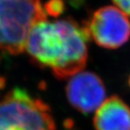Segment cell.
I'll list each match as a JSON object with an SVG mask.
<instances>
[{
    "label": "cell",
    "mask_w": 130,
    "mask_h": 130,
    "mask_svg": "<svg viewBox=\"0 0 130 130\" xmlns=\"http://www.w3.org/2000/svg\"><path fill=\"white\" fill-rule=\"evenodd\" d=\"M90 34L70 19L48 20L34 24L27 36L25 50L33 60L52 70L60 79L82 71L87 62Z\"/></svg>",
    "instance_id": "obj_1"
},
{
    "label": "cell",
    "mask_w": 130,
    "mask_h": 130,
    "mask_svg": "<svg viewBox=\"0 0 130 130\" xmlns=\"http://www.w3.org/2000/svg\"><path fill=\"white\" fill-rule=\"evenodd\" d=\"M46 14L41 0H0V49L23 53L31 27Z\"/></svg>",
    "instance_id": "obj_2"
},
{
    "label": "cell",
    "mask_w": 130,
    "mask_h": 130,
    "mask_svg": "<svg viewBox=\"0 0 130 130\" xmlns=\"http://www.w3.org/2000/svg\"><path fill=\"white\" fill-rule=\"evenodd\" d=\"M0 130H56V125L47 104L16 87L0 101Z\"/></svg>",
    "instance_id": "obj_3"
},
{
    "label": "cell",
    "mask_w": 130,
    "mask_h": 130,
    "mask_svg": "<svg viewBox=\"0 0 130 130\" xmlns=\"http://www.w3.org/2000/svg\"><path fill=\"white\" fill-rule=\"evenodd\" d=\"M85 27L95 42L106 49L120 47L130 37L129 18L116 6L100 8Z\"/></svg>",
    "instance_id": "obj_4"
},
{
    "label": "cell",
    "mask_w": 130,
    "mask_h": 130,
    "mask_svg": "<svg viewBox=\"0 0 130 130\" xmlns=\"http://www.w3.org/2000/svg\"><path fill=\"white\" fill-rule=\"evenodd\" d=\"M66 95L73 107L82 113L96 111L106 95L103 81L90 71H80L69 78Z\"/></svg>",
    "instance_id": "obj_5"
},
{
    "label": "cell",
    "mask_w": 130,
    "mask_h": 130,
    "mask_svg": "<svg viewBox=\"0 0 130 130\" xmlns=\"http://www.w3.org/2000/svg\"><path fill=\"white\" fill-rule=\"evenodd\" d=\"M95 130H130V107L118 95L106 99L95 113Z\"/></svg>",
    "instance_id": "obj_6"
},
{
    "label": "cell",
    "mask_w": 130,
    "mask_h": 130,
    "mask_svg": "<svg viewBox=\"0 0 130 130\" xmlns=\"http://www.w3.org/2000/svg\"><path fill=\"white\" fill-rule=\"evenodd\" d=\"M116 7L121 9L130 20V0H112Z\"/></svg>",
    "instance_id": "obj_7"
}]
</instances>
